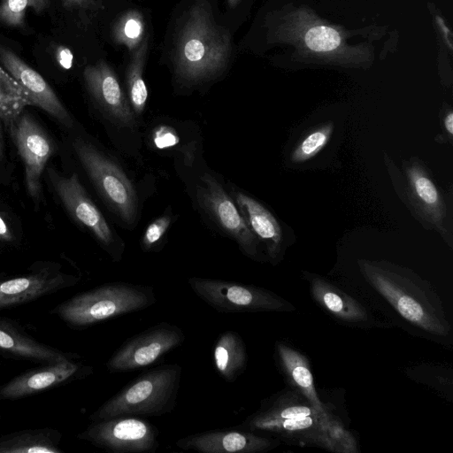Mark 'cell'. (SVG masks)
<instances>
[{
  "instance_id": "6da1fadb",
  "label": "cell",
  "mask_w": 453,
  "mask_h": 453,
  "mask_svg": "<svg viewBox=\"0 0 453 453\" xmlns=\"http://www.w3.org/2000/svg\"><path fill=\"white\" fill-rule=\"evenodd\" d=\"M236 427L276 434L334 452L356 450L355 440L343 426L329 411L316 409L296 389L262 403Z\"/></svg>"
},
{
  "instance_id": "7a4b0ae2",
  "label": "cell",
  "mask_w": 453,
  "mask_h": 453,
  "mask_svg": "<svg viewBox=\"0 0 453 453\" xmlns=\"http://www.w3.org/2000/svg\"><path fill=\"white\" fill-rule=\"evenodd\" d=\"M366 281L407 321L441 336L450 332L441 300L429 282L411 270L386 261L358 259Z\"/></svg>"
},
{
  "instance_id": "3957f363",
  "label": "cell",
  "mask_w": 453,
  "mask_h": 453,
  "mask_svg": "<svg viewBox=\"0 0 453 453\" xmlns=\"http://www.w3.org/2000/svg\"><path fill=\"white\" fill-rule=\"evenodd\" d=\"M231 52L230 33L215 21L209 3L197 0L186 12L175 40L176 77L188 84L213 79L226 69Z\"/></svg>"
},
{
  "instance_id": "277c9868",
  "label": "cell",
  "mask_w": 453,
  "mask_h": 453,
  "mask_svg": "<svg viewBox=\"0 0 453 453\" xmlns=\"http://www.w3.org/2000/svg\"><path fill=\"white\" fill-rule=\"evenodd\" d=\"M272 36L278 42L293 45L298 56L319 63L361 66L372 57L367 46L349 45L341 27L321 19L307 6L283 14Z\"/></svg>"
},
{
  "instance_id": "5b68a950",
  "label": "cell",
  "mask_w": 453,
  "mask_h": 453,
  "mask_svg": "<svg viewBox=\"0 0 453 453\" xmlns=\"http://www.w3.org/2000/svg\"><path fill=\"white\" fill-rule=\"evenodd\" d=\"M182 367L166 364L130 380L89 417L100 421L115 416L161 417L173 411L180 387Z\"/></svg>"
},
{
  "instance_id": "8992f818",
  "label": "cell",
  "mask_w": 453,
  "mask_h": 453,
  "mask_svg": "<svg viewBox=\"0 0 453 453\" xmlns=\"http://www.w3.org/2000/svg\"><path fill=\"white\" fill-rule=\"evenodd\" d=\"M156 303L153 287L116 281L79 293L61 303L52 313L70 327L81 329L147 309Z\"/></svg>"
},
{
  "instance_id": "52a82bcc",
  "label": "cell",
  "mask_w": 453,
  "mask_h": 453,
  "mask_svg": "<svg viewBox=\"0 0 453 453\" xmlns=\"http://www.w3.org/2000/svg\"><path fill=\"white\" fill-rule=\"evenodd\" d=\"M73 148L104 201L122 222L132 226L137 217L138 200L126 173L114 159L81 139L74 141Z\"/></svg>"
},
{
  "instance_id": "ba28073f",
  "label": "cell",
  "mask_w": 453,
  "mask_h": 453,
  "mask_svg": "<svg viewBox=\"0 0 453 453\" xmlns=\"http://www.w3.org/2000/svg\"><path fill=\"white\" fill-rule=\"evenodd\" d=\"M188 282L201 300L219 312L295 310V307L282 297L254 285L201 277H190Z\"/></svg>"
},
{
  "instance_id": "9c48e42d",
  "label": "cell",
  "mask_w": 453,
  "mask_h": 453,
  "mask_svg": "<svg viewBox=\"0 0 453 453\" xmlns=\"http://www.w3.org/2000/svg\"><path fill=\"white\" fill-rule=\"evenodd\" d=\"M403 200L426 228L436 231L451 247L450 211L445 196L426 165L418 157L403 161Z\"/></svg>"
},
{
  "instance_id": "30bf717a",
  "label": "cell",
  "mask_w": 453,
  "mask_h": 453,
  "mask_svg": "<svg viewBox=\"0 0 453 453\" xmlns=\"http://www.w3.org/2000/svg\"><path fill=\"white\" fill-rule=\"evenodd\" d=\"M159 431L137 416L120 415L92 421L78 438L112 453H154L159 447Z\"/></svg>"
},
{
  "instance_id": "8fae6325",
  "label": "cell",
  "mask_w": 453,
  "mask_h": 453,
  "mask_svg": "<svg viewBox=\"0 0 453 453\" xmlns=\"http://www.w3.org/2000/svg\"><path fill=\"white\" fill-rule=\"evenodd\" d=\"M183 330L169 322L157 323L127 339L106 362L110 373L145 368L185 341Z\"/></svg>"
},
{
  "instance_id": "7c38bea8",
  "label": "cell",
  "mask_w": 453,
  "mask_h": 453,
  "mask_svg": "<svg viewBox=\"0 0 453 453\" xmlns=\"http://www.w3.org/2000/svg\"><path fill=\"white\" fill-rule=\"evenodd\" d=\"M196 196L210 219L238 244L242 253L260 260L258 240L246 225L234 200L214 176L202 175Z\"/></svg>"
},
{
  "instance_id": "4fadbf2b",
  "label": "cell",
  "mask_w": 453,
  "mask_h": 453,
  "mask_svg": "<svg viewBox=\"0 0 453 453\" xmlns=\"http://www.w3.org/2000/svg\"><path fill=\"white\" fill-rule=\"evenodd\" d=\"M51 180L70 214L84 226L98 241L111 258L119 262L124 252V243L90 199L78 176L63 177L52 173Z\"/></svg>"
},
{
  "instance_id": "5bb4252c",
  "label": "cell",
  "mask_w": 453,
  "mask_h": 453,
  "mask_svg": "<svg viewBox=\"0 0 453 453\" xmlns=\"http://www.w3.org/2000/svg\"><path fill=\"white\" fill-rule=\"evenodd\" d=\"M93 367L77 359L41 366L27 371L0 386V400H17L50 389L65 382L90 375Z\"/></svg>"
},
{
  "instance_id": "9a60e30c",
  "label": "cell",
  "mask_w": 453,
  "mask_h": 453,
  "mask_svg": "<svg viewBox=\"0 0 453 453\" xmlns=\"http://www.w3.org/2000/svg\"><path fill=\"white\" fill-rule=\"evenodd\" d=\"M79 278L65 274L56 266H42L32 273L0 280V310L31 302L76 285Z\"/></svg>"
},
{
  "instance_id": "2e32d148",
  "label": "cell",
  "mask_w": 453,
  "mask_h": 453,
  "mask_svg": "<svg viewBox=\"0 0 453 453\" xmlns=\"http://www.w3.org/2000/svg\"><path fill=\"white\" fill-rule=\"evenodd\" d=\"M11 133L25 164L27 191L37 198L41 190V175L52 153V144L39 125L27 114L12 123Z\"/></svg>"
},
{
  "instance_id": "e0dca14e",
  "label": "cell",
  "mask_w": 453,
  "mask_h": 453,
  "mask_svg": "<svg viewBox=\"0 0 453 453\" xmlns=\"http://www.w3.org/2000/svg\"><path fill=\"white\" fill-rule=\"evenodd\" d=\"M86 87L96 103L114 122L133 127L135 117L113 69L101 60L83 71Z\"/></svg>"
},
{
  "instance_id": "ac0fdd59",
  "label": "cell",
  "mask_w": 453,
  "mask_h": 453,
  "mask_svg": "<svg viewBox=\"0 0 453 453\" xmlns=\"http://www.w3.org/2000/svg\"><path fill=\"white\" fill-rule=\"evenodd\" d=\"M176 446L201 453H257L271 449L274 443L255 432L235 427L192 434L178 439Z\"/></svg>"
},
{
  "instance_id": "d6986e66",
  "label": "cell",
  "mask_w": 453,
  "mask_h": 453,
  "mask_svg": "<svg viewBox=\"0 0 453 453\" xmlns=\"http://www.w3.org/2000/svg\"><path fill=\"white\" fill-rule=\"evenodd\" d=\"M0 61L7 72L30 94L35 106L41 107L65 126L72 119L50 86L10 49L0 46Z\"/></svg>"
},
{
  "instance_id": "ffe728a7",
  "label": "cell",
  "mask_w": 453,
  "mask_h": 453,
  "mask_svg": "<svg viewBox=\"0 0 453 453\" xmlns=\"http://www.w3.org/2000/svg\"><path fill=\"white\" fill-rule=\"evenodd\" d=\"M230 196L250 230L264 243L270 262L276 264L284 246L283 230L276 217L263 203L242 191L233 188Z\"/></svg>"
},
{
  "instance_id": "44dd1931",
  "label": "cell",
  "mask_w": 453,
  "mask_h": 453,
  "mask_svg": "<svg viewBox=\"0 0 453 453\" xmlns=\"http://www.w3.org/2000/svg\"><path fill=\"white\" fill-rule=\"evenodd\" d=\"M0 352L9 357L29 362L53 364L77 359L73 353L63 352L31 337L13 323L0 318Z\"/></svg>"
},
{
  "instance_id": "7402d4cb",
  "label": "cell",
  "mask_w": 453,
  "mask_h": 453,
  "mask_svg": "<svg viewBox=\"0 0 453 453\" xmlns=\"http://www.w3.org/2000/svg\"><path fill=\"white\" fill-rule=\"evenodd\" d=\"M310 288L313 299L339 319L349 323H361L368 319L367 311L359 302L326 280L318 276L311 277Z\"/></svg>"
},
{
  "instance_id": "603a6c76",
  "label": "cell",
  "mask_w": 453,
  "mask_h": 453,
  "mask_svg": "<svg viewBox=\"0 0 453 453\" xmlns=\"http://www.w3.org/2000/svg\"><path fill=\"white\" fill-rule=\"evenodd\" d=\"M276 349L281 368L290 383L316 409L323 412L328 411L316 391L313 376L305 356L284 343H277Z\"/></svg>"
},
{
  "instance_id": "cb8c5ba5",
  "label": "cell",
  "mask_w": 453,
  "mask_h": 453,
  "mask_svg": "<svg viewBox=\"0 0 453 453\" xmlns=\"http://www.w3.org/2000/svg\"><path fill=\"white\" fill-rule=\"evenodd\" d=\"M61 437L50 427L12 432L0 436V453H62Z\"/></svg>"
},
{
  "instance_id": "d4e9b609",
  "label": "cell",
  "mask_w": 453,
  "mask_h": 453,
  "mask_svg": "<svg viewBox=\"0 0 453 453\" xmlns=\"http://www.w3.org/2000/svg\"><path fill=\"white\" fill-rule=\"evenodd\" d=\"M213 363L218 373L234 382L246 369L247 351L241 335L233 330L219 334L213 348Z\"/></svg>"
},
{
  "instance_id": "484cf974",
  "label": "cell",
  "mask_w": 453,
  "mask_h": 453,
  "mask_svg": "<svg viewBox=\"0 0 453 453\" xmlns=\"http://www.w3.org/2000/svg\"><path fill=\"white\" fill-rule=\"evenodd\" d=\"M147 53L148 38H145L142 44L131 53L127 68V98L135 118L142 114L148 99V90L143 80Z\"/></svg>"
},
{
  "instance_id": "4316f807",
  "label": "cell",
  "mask_w": 453,
  "mask_h": 453,
  "mask_svg": "<svg viewBox=\"0 0 453 453\" xmlns=\"http://www.w3.org/2000/svg\"><path fill=\"white\" fill-rule=\"evenodd\" d=\"M30 105H35L30 94L0 66V118L11 127Z\"/></svg>"
},
{
  "instance_id": "83f0119b",
  "label": "cell",
  "mask_w": 453,
  "mask_h": 453,
  "mask_svg": "<svg viewBox=\"0 0 453 453\" xmlns=\"http://www.w3.org/2000/svg\"><path fill=\"white\" fill-rule=\"evenodd\" d=\"M146 24L143 15L137 10L124 12L115 22L112 37L119 45H124L131 53L145 39Z\"/></svg>"
},
{
  "instance_id": "f1b7e54d",
  "label": "cell",
  "mask_w": 453,
  "mask_h": 453,
  "mask_svg": "<svg viewBox=\"0 0 453 453\" xmlns=\"http://www.w3.org/2000/svg\"><path fill=\"white\" fill-rule=\"evenodd\" d=\"M334 127L332 122H326L306 133L293 147L290 161L302 164L317 156L329 142Z\"/></svg>"
},
{
  "instance_id": "f546056e",
  "label": "cell",
  "mask_w": 453,
  "mask_h": 453,
  "mask_svg": "<svg viewBox=\"0 0 453 453\" xmlns=\"http://www.w3.org/2000/svg\"><path fill=\"white\" fill-rule=\"evenodd\" d=\"M50 5V0H2L0 4V23L21 27L25 23L26 11L32 8L35 12H42Z\"/></svg>"
},
{
  "instance_id": "4dcf8cb0",
  "label": "cell",
  "mask_w": 453,
  "mask_h": 453,
  "mask_svg": "<svg viewBox=\"0 0 453 453\" xmlns=\"http://www.w3.org/2000/svg\"><path fill=\"white\" fill-rule=\"evenodd\" d=\"M171 221L172 215L170 210H167L164 215L153 220L146 227L141 241V247L143 251L149 252L158 250Z\"/></svg>"
},
{
  "instance_id": "1f68e13d",
  "label": "cell",
  "mask_w": 453,
  "mask_h": 453,
  "mask_svg": "<svg viewBox=\"0 0 453 453\" xmlns=\"http://www.w3.org/2000/svg\"><path fill=\"white\" fill-rule=\"evenodd\" d=\"M441 125L442 132L440 136L442 137V142H449L452 144L453 138V111L450 107H448L442 111L441 113Z\"/></svg>"
},
{
  "instance_id": "d6a6232c",
  "label": "cell",
  "mask_w": 453,
  "mask_h": 453,
  "mask_svg": "<svg viewBox=\"0 0 453 453\" xmlns=\"http://www.w3.org/2000/svg\"><path fill=\"white\" fill-rule=\"evenodd\" d=\"M55 57L62 68L65 70L72 68L73 55L69 48L63 45L58 46L55 50Z\"/></svg>"
},
{
  "instance_id": "836d02e7",
  "label": "cell",
  "mask_w": 453,
  "mask_h": 453,
  "mask_svg": "<svg viewBox=\"0 0 453 453\" xmlns=\"http://www.w3.org/2000/svg\"><path fill=\"white\" fill-rule=\"evenodd\" d=\"M435 21H436L439 28H441L442 36H443L444 40L446 41V42L448 43L449 50H452V34H451L449 28L447 27L444 19L438 15L435 17Z\"/></svg>"
},
{
  "instance_id": "e575fe53",
  "label": "cell",
  "mask_w": 453,
  "mask_h": 453,
  "mask_svg": "<svg viewBox=\"0 0 453 453\" xmlns=\"http://www.w3.org/2000/svg\"><path fill=\"white\" fill-rule=\"evenodd\" d=\"M65 6L73 8H91L96 5V0H63Z\"/></svg>"
},
{
  "instance_id": "d590c367",
  "label": "cell",
  "mask_w": 453,
  "mask_h": 453,
  "mask_svg": "<svg viewBox=\"0 0 453 453\" xmlns=\"http://www.w3.org/2000/svg\"><path fill=\"white\" fill-rule=\"evenodd\" d=\"M0 239L5 242L12 241V235L11 231L6 225V222L4 220L2 216L0 215Z\"/></svg>"
},
{
  "instance_id": "8d00e7d4",
  "label": "cell",
  "mask_w": 453,
  "mask_h": 453,
  "mask_svg": "<svg viewBox=\"0 0 453 453\" xmlns=\"http://www.w3.org/2000/svg\"><path fill=\"white\" fill-rule=\"evenodd\" d=\"M242 0H227V4L230 7H235Z\"/></svg>"
},
{
  "instance_id": "74e56055",
  "label": "cell",
  "mask_w": 453,
  "mask_h": 453,
  "mask_svg": "<svg viewBox=\"0 0 453 453\" xmlns=\"http://www.w3.org/2000/svg\"><path fill=\"white\" fill-rule=\"evenodd\" d=\"M2 155V139H1V133H0V158Z\"/></svg>"
},
{
  "instance_id": "f35d334b",
  "label": "cell",
  "mask_w": 453,
  "mask_h": 453,
  "mask_svg": "<svg viewBox=\"0 0 453 453\" xmlns=\"http://www.w3.org/2000/svg\"><path fill=\"white\" fill-rule=\"evenodd\" d=\"M1 417V416H0Z\"/></svg>"
}]
</instances>
